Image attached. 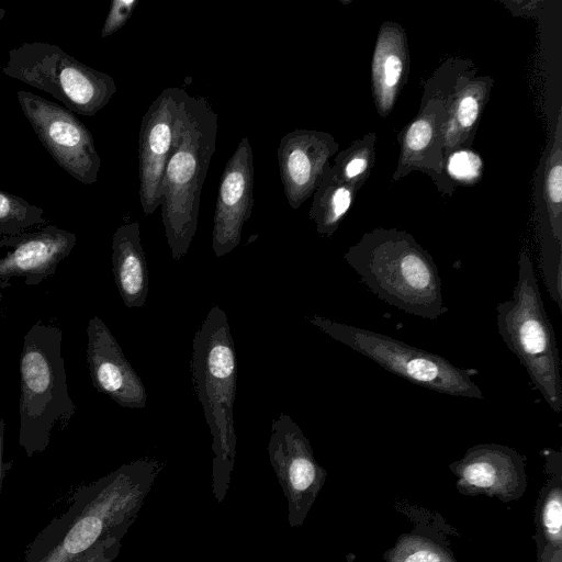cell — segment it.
<instances>
[{"instance_id":"obj_1","label":"cell","mask_w":562,"mask_h":562,"mask_svg":"<svg viewBox=\"0 0 562 562\" xmlns=\"http://www.w3.org/2000/svg\"><path fill=\"white\" fill-rule=\"evenodd\" d=\"M162 468L143 458L79 487L67 510L29 544L23 562H77L100 543L122 539Z\"/></svg>"},{"instance_id":"obj_2","label":"cell","mask_w":562,"mask_h":562,"mask_svg":"<svg viewBox=\"0 0 562 562\" xmlns=\"http://www.w3.org/2000/svg\"><path fill=\"white\" fill-rule=\"evenodd\" d=\"M344 259L372 294L406 314L436 321L448 311L432 257L406 231L367 232Z\"/></svg>"},{"instance_id":"obj_3","label":"cell","mask_w":562,"mask_h":562,"mask_svg":"<svg viewBox=\"0 0 562 562\" xmlns=\"http://www.w3.org/2000/svg\"><path fill=\"white\" fill-rule=\"evenodd\" d=\"M216 136L217 114L205 98L187 93L161 188V218L175 260L187 255L196 233L202 187Z\"/></svg>"},{"instance_id":"obj_4","label":"cell","mask_w":562,"mask_h":562,"mask_svg":"<svg viewBox=\"0 0 562 562\" xmlns=\"http://www.w3.org/2000/svg\"><path fill=\"white\" fill-rule=\"evenodd\" d=\"M191 374L212 435L213 494L223 502L236 456L234 402L237 362L226 313L213 305L192 342Z\"/></svg>"},{"instance_id":"obj_5","label":"cell","mask_w":562,"mask_h":562,"mask_svg":"<svg viewBox=\"0 0 562 562\" xmlns=\"http://www.w3.org/2000/svg\"><path fill=\"white\" fill-rule=\"evenodd\" d=\"M60 328L36 322L25 334L20 355L19 445L27 457L43 452L54 428L75 414L61 352Z\"/></svg>"},{"instance_id":"obj_6","label":"cell","mask_w":562,"mask_h":562,"mask_svg":"<svg viewBox=\"0 0 562 562\" xmlns=\"http://www.w3.org/2000/svg\"><path fill=\"white\" fill-rule=\"evenodd\" d=\"M502 340L526 369L550 408L562 411L560 357L529 254L521 250L517 281L509 300L496 306Z\"/></svg>"},{"instance_id":"obj_7","label":"cell","mask_w":562,"mask_h":562,"mask_svg":"<svg viewBox=\"0 0 562 562\" xmlns=\"http://www.w3.org/2000/svg\"><path fill=\"white\" fill-rule=\"evenodd\" d=\"M311 324L333 339L373 360L389 372L418 386L450 396L483 400L468 370L446 358L370 329L314 314Z\"/></svg>"},{"instance_id":"obj_8","label":"cell","mask_w":562,"mask_h":562,"mask_svg":"<svg viewBox=\"0 0 562 562\" xmlns=\"http://www.w3.org/2000/svg\"><path fill=\"white\" fill-rule=\"evenodd\" d=\"M8 55L2 74L52 94L72 113L97 114L117 90L110 75L82 64L55 44L26 42Z\"/></svg>"},{"instance_id":"obj_9","label":"cell","mask_w":562,"mask_h":562,"mask_svg":"<svg viewBox=\"0 0 562 562\" xmlns=\"http://www.w3.org/2000/svg\"><path fill=\"white\" fill-rule=\"evenodd\" d=\"M471 63L469 59L448 58L426 80L417 114L397 136L400 156L393 181L413 171H422L432 180L438 191H442L443 127L449 98L458 78Z\"/></svg>"},{"instance_id":"obj_10","label":"cell","mask_w":562,"mask_h":562,"mask_svg":"<svg viewBox=\"0 0 562 562\" xmlns=\"http://www.w3.org/2000/svg\"><path fill=\"white\" fill-rule=\"evenodd\" d=\"M16 95L24 116L58 166L83 184L95 183L101 158L86 125L65 106L30 91L20 90Z\"/></svg>"},{"instance_id":"obj_11","label":"cell","mask_w":562,"mask_h":562,"mask_svg":"<svg viewBox=\"0 0 562 562\" xmlns=\"http://www.w3.org/2000/svg\"><path fill=\"white\" fill-rule=\"evenodd\" d=\"M268 456L288 503L290 527H301L322 491L326 470L296 423L281 413L271 425Z\"/></svg>"},{"instance_id":"obj_12","label":"cell","mask_w":562,"mask_h":562,"mask_svg":"<svg viewBox=\"0 0 562 562\" xmlns=\"http://www.w3.org/2000/svg\"><path fill=\"white\" fill-rule=\"evenodd\" d=\"M186 94L183 88H166L142 117L138 138L139 196L146 215L153 214L161 205L162 179Z\"/></svg>"},{"instance_id":"obj_13","label":"cell","mask_w":562,"mask_h":562,"mask_svg":"<svg viewBox=\"0 0 562 562\" xmlns=\"http://www.w3.org/2000/svg\"><path fill=\"white\" fill-rule=\"evenodd\" d=\"M449 469L457 476V490L463 495H485L507 503L520 498L527 488L525 460L507 446L475 445Z\"/></svg>"},{"instance_id":"obj_14","label":"cell","mask_w":562,"mask_h":562,"mask_svg":"<svg viewBox=\"0 0 562 562\" xmlns=\"http://www.w3.org/2000/svg\"><path fill=\"white\" fill-rule=\"evenodd\" d=\"M254 207V156L248 137H243L221 176L212 232V248L220 258L241 240L243 227Z\"/></svg>"},{"instance_id":"obj_15","label":"cell","mask_w":562,"mask_h":562,"mask_svg":"<svg viewBox=\"0 0 562 562\" xmlns=\"http://www.w3.org/2000/svg\"><path fill=\"white\" fill-rule=\"evenodd\" d=\"M338 149L335 137L324 131L295 128L281 138L277 149L280 178L293 210L313 195Z\"/></svg>"},{"instance_id":"obj_16","label":"cell","mask_w":562,"mask_h":562,"mask_svg":"<svg viewBox=\"0 0 562 562\" xmlns=\"http://www.w3.org/2000/svg\"><path fill=\"white\" fill-rule=\"evenodd\" d=\"M87 338V363L94 389L124 408H144L145 386L100 317L90 318Z\"/></svg>"},{"instance_id":"obj_17","label":"cell","mask_w":562,"mask_h":562,"mask_svg":"<svg viewBox=\"0 0 562 562\" xmlns=\"http://www.w3.org/2000/svg\"><path fill=\"white\" fill-rule=\"evenodd\" d=\"M75 244L74 233L56 226L21 235L0 259V278L25 277L27 283H37L55 272Z\"/></svg>"},{"instance_id":"obj_18","label":"cell","mask_w":562,"mask_h":562,"mask_svg":"<svg viewBox=\"0 0 562 562\" xmlns=\"http://www.w3.org/2000/svg\"><path fill=\"white\" fill-rule=\"evenodd\" d=\"M407 36L404 27L386 21L380 26L375 41L371 83L378 113L386 117L393 110L409 71Z\"/></svg>"},{"instance_id":"obj_19","label":"cell","mask_w":562,"mask_h":562,"mask_svg":"<svg viewBox=\"0 0 562 562\" xmlns=\"http://www.w3.org/2000/svg\"><path fill=\"white\" fill-rule=\"evenodd\" d=\"M476 72V67L471 63L458 78L450 94L443 127V156L456 148L472 146L494 85L491 76H477Z\"/></svg>"},{"instance_id":"obj_20","label":"cell","mask_w":562,"mask_h":562,"mask_svg":"<svg viewBox=\"0 0 562 562\" xmlns=\"http://www.w3.org/2000/svg\"><path fill=\"white\" fill-rule=\"evenodd\" d=\"M112 271L125 306H144L148 295V268L137 221L116 228L112 238Z\"/></svg>"},{"instance_id":"obj_21","label":"cell","mask_w":562,"mask_h":562,"mask_svg":"<svg viewBox=\"0 0 562 562\" xmlns=\"http://www.w3.org/2000/svg\"><path fill=\"white\" fill-rule=\"evenodd\" d=\"M361 188L342 180L331 165L326 169L313 193L308 217L315 223L316 232L331 237L352 207Z\"/></svg>"},{"instance_id":"obj_22","label":"cell","mask_w":562,"mask_h":562,"mask_svg":"<svg viewBox=\"0 0 562 562\" xmlns=\"http://www.w3.org/2000/svg\"><path fill=\"white\" fill-rule=\"evenodd\" d=\"M552 476L549 479L538 504V536L543 540V549H562V488H561V453H547Z\"/></svg>"},{"instance_id":"obj_23","label":"cell","mask_w":562,"mask_h":562,"mask_svg":"<svg viewBox=\"0 0 562 562\" xmlns=\"http://www.w3.org/2000/svg\"><path fill=\"white\" fill-rule=\"evenodd\" d=\"M375 144L376 133L364 134L338 151L331 167L342 180L362 188L375 162Z\"/></svg>"},{"instance_id":"obj_24","label":"cell","mask_w":562,"mask_h":562,"mask_svg":"<svg viewBox=\"0 0 562 562\" xmlns=\"http://www.w3.org/2000/svg\"><path fill=\"white\" fill-rule=\"evenodd\" d=\"M484 161L472 146H463L443 156L442 191L452 195L457 186H475L483 177Z\"/></svg>"},{"instance_id":"obj_25","label":"cell","mask_w":562,"mask_h":562,"mask_svg":"<svg viewBox=\"0 0 562 562\" xmlns=\"http://www.w3.org/2000/svg\"><path fill=\"white\" fill-rule=\"evenodd\" d=\"M386 562H458L443 546L428 537L404 533L384 552Z\"/></svg>"},{"instance_id":"obj_26","label":"cell","mask_w":562,"mask_h":562,"mask_svg":"<svg viewBox=\"0 0 562 562\" xmlns=\"http://www.w3.org/2000/svg\"><path fill=\"white\" fill-rule=\"evenodd\" d=\"M44 210L21 196L0 190V234L16 236L25 229L44 224Z\"/></svg>"},{"instance_id":"obj_27","label":"cell","mask_w":562,"mask_h":562,"mask_svg":"<svg viewBox=\"0 0 562 562\" xmlns=\"http://www.w3.org/2000/svg\"><path fill=\"white\" fill-rule=\"evenodd\" d=\"M138 0H113L101 30L105 38L122 29L132 16Z\"/></svg>"},{"instance_id":"obj_28","label":"cell","mask_w":562,"mask_h":562,"mask_svg":"<svg viewBox=\"0 0 562 562\" xmlns=\"http://www.w3.org/2000/svg\"><path fill=\"white\" fill-rule=\"evenodd\" d=\"M119 538L109 539L83 555L77 562H114L121 549Z\"/></svg>"},{"instance_id":"obj_29","label":"cell","mask_w":562,"mask_h":562,"mask_svg":"<svg viewBox=\"0 0 562 562\" xmlns=\"http://www.w3.org/2000/svg\"><path fill=\"white\" fill-rule=\"evenodd\" d=\"M540 562H562V549H543L542 552H540Z\"/></svg>"},{"instance_id":"obj_30","label":"cell","mask_w":562,"mask_h":562,"mask_svg":"<svg viewBox=\"0 0 562 562\" xmlns=\"http://www.w3.org/2000/svg\"><path fill=\"white\" fill-rule=\"evenodd\" d=\"M3 442H4V420L2 417H0V491H1V484H2V474H3V464H2Z\"/></svg>"},{"instance_id":"obj_31","label":"cell","mask_w":562,"mask_h":562,"mask_svg":"<svg viewBox=\"0 0 562 562\" xmlns=\"http://www.w3.org/2000/svg\"><path fill=\"white\" fill-rule=\"evenodd\" d=\"M5 14V10L3 8H0V21L3 19Z\"/></svg>"}]
</instances>
